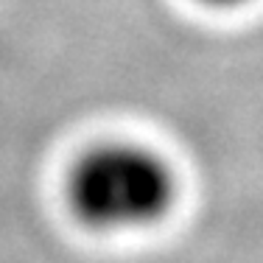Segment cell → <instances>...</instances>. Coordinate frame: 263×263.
Returning <instances> with one entry per match:
<instances>
[{"mask_svg": "<svg viewBox=\"0 0 263 263\" xmlns=\"http://www.w3.org/2000/svg\"><path fill=\"white\" fill-rule=\"evenodd\" d=\"M204 3H213V6H238V3H247V0H204Z\"/></svg>", "mask_w": 263, "mask_h": 263, "instance_id": "7a4b0ae2", "label": "cell"}, {"mask_svg": "<svg viewBox=\"0 0 263 263\" xmlns=\"http://www.w3.org/2000/svg\"><path fill=\"white\" fill-rule=\"evenodd\" d=\"M70 204L90 227H148L171 210L174 177L157 154L112 143L90 152L76 165Z\"/></svg>", "mask_w": 263, "mask_h": 263, "instance_id": "6da1fadb", "label": "cell"}]
</instances>
